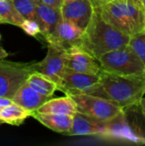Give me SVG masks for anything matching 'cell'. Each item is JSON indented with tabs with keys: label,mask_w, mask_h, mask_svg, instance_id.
<instances>
[{
	"label": "cell",
	"mask_w": 145,
	"mask_h": 146,
	"mask_svg": "<svg viewBox=\"0 0 145 146\" xmlns=\"http://www.w3.org/2000/svg\"><path fill=\"white\" fill-rule=\"evenodd\" d=\"M65 67L88 74L100 75L104 70L98 58L81 48H74L65 51Z\"/></svg>",
	"instance_id": "obj_12"
},
{
	"label": "cell",
	"mask_w": 145,
	"mask_h": 146,
	"mask_svg": "<svg viewBox=\"0 0 145 146\" xmlns=\"http://www.w3.org/2000/svg\"><path fill=\"white\" fill-rule=\"evenodd\" d=\"M83 35L82 29L62 18L56 30L45 39L48 44L63 51H68L74 48H80Z\"/></svg>",
	"instance_id": "obj_8"
},
{
	"label": "cell",
	"mask_w": 145,
	"mask_h": 146,
	"mask_svg": "<svg viewBox=\"0 0 145 146\" xmlns=\"http://www.w3.org/2000/svg\"><path fill=\"white\" fill-rule=\"evenodd\" d=\"M33 72V62L21 63L0 60V97L12 99Z\"/></svg>",
	"instance_id": "obj_6"
},
{
	"label": "cell",
	"mask_w": 145,
	"mask_h": 146,
	"mask_svg": "<svg viewBox=\"0 0 145 146\" xmlns=\"http://www.w3.org/2000/svg\"><path fill=\"white\" fill-rule=\"evenodd\" d=\"M113 0H94V2L96 3V4H103V3H109Z\"/></svg>",
	"instance_id": "obj_28"
},
{
	"label": "cell",
	"mask_w": 145,
	"mask_h": 146,
	"mask_svg": "<svg viewBox=\"0 0 145 146\" xmlns=\"http://www.w3.org/2000/svg\"><path fill=\"white\" fill-rule=\"evenodd\" d=\"M97 6L107 22L126 35L131 37L144 30V10L130 0H113Z\"/></svg>",
	"instance_id": "obj_3"
},
{
	"label": "cell",
	"mask_w": 145,
	"mask_h": 146,
	"mask_svg": "<svg viewBox=\"0 0 145 146\" xmlns=\"http://www.w3.org/2000/svg\"><path fill=\"white\" fill-rule=\"evenodd\" d=\"M39 1H41L42 3H44L49 6H51L56 9H60L63 4L62 0H39Z\"/></svg>",
	"instance_id": "obj_24"
},
{
	"label": "cell",
	"mask_w": 145,
	"mask_h": 146,
	"mask_svg": "<svg viewBox=\"0 0 145 146\" xmlns=\"http://www.w3.org/2000/svg\"><path fill=\"white\" fill-rule=\"evenodd\" d=\"M0 110H1V109H0ZM0 124H1V121H0Z\"/></svg>",
	"instance_id": "obj_34"
},
{
	"label": "cell",
	"mask_w": 145,
	"mask_h": 146,
	"mask_svg": "<svg viewBox=\"0 0 145 146\" xmlns=\"http://www.w3.org/2000/svg\"><path fill=\"white\" fill-rule=\"evenodd\" d=\"M63 3H69V2H73V1H75V0H62Z\"/></svg>",
	"instance_id": "obj_31"
},
{
	"label": "cell",
	"mask_w": 145,
	"mask_h": 146,
	"mask_svg": "<svg viewBox=\"0 0 145 146\" xmlns=\"http://www.w3.org/2000/svg\"><path fill=\"white\" fill-rule=\"evenodd\" d=\"M14 102L12 101V99L8 98H4V97H0V109L7 107L9 105L13 104Z\"/></svg>",
	"instance_id": "obj_25"
},
{
	"label": "cell",
	"mask_w": 145,
	"mask_h": 146,
	"mask_svg": "<svg viewBox=\"0 0 145 146\" xmlns=\"http://www.w3.org/2000/svg\"><path fill=\"white\" fill-rule=\"evenodd\" d=\"M77 105L75 101L70 96L50 98L45 102L36 112L44 114H66L74 115L77 113Z\"/></svg>",
	"instance_id": "obj_17"
},
{
	"label": "cell",
	"mask_w": 145,
	"mask_h": 146,
	"mask_svg": "<svg viewBox=\"0 0 145 146\" xmlns=\"http://www.w3.org/2000/svg\"><path fill=\"white\" fill-rule=\"evenodd\" d=\"M99 80V74H83L65 68L58 85V90L67 96L87 94L98 83Z\"/></svg>",
	"instance_id": "obj_9"
},
{
	"label": "cell",
	"mask_w": 145,
	"mask_h": 146,
	"mask_svg": "<svg viewBox=\"0 0 145 146\" xmlns=\"http://www.w3.org/2000/svg\"><path fill=\"white\" fill-rule=\"evenodd\" d=\"M87 94L100 97L125 109L140 103L145 94V79L103 70L98 83Z\"/></svg>",
	"instance_id": "obj_1"
},
{
	"label": "cell",
	"mask_w": 145,
	"mask_h": 146,
	"mask_svg": "<svg viewBox=\"0 0 145 146\" xmlns=\"http://www.w3.org/2000/svg\"><path fill=\"white\" fill-rule=\"evenodd\" d=\"M145 117L141 121L131 119L126 109L107 122L108 130L103 138L128 141L135 144H145Z\"/></svg>",
	"instance_id": "obj_5"
},
{
	"label": "cell",
	"mask_w": 145,
	"mask_h": 146,
	"mask_svg": "<svg viewBox=\"0 0 145 146\" xmlns=\"http://www.w3.org/2000/svg\"><path fill=\"white\" fill-rule=\"evenodd\" d=\"M37 21L41 28V34L44 38L49 37L62 20L60 9L49 6L39 0H37Z\"/></svg>",
	"instance_id": "obj_14"
},
{
	"label": "cell",
	"mask_w": 145,
	"mask_h": 146,
	"mask_svg": "<svg viewBox=\"0 0 145 146\" xmlns=\"http://www.w3.org/2000/svg\"><path fill=\"white\" fill-rule=\"evenodd\" d=\"M12 2L24 19L37 21V0H12Z\"/></svg>",
	"instance_id": "obj_21"
},
{
	"label": "cell",
	"mask_w": 145,
	"mask_h": 146,
	"mask_svg": "<svg viewBox=\"0 0 145 146\" xmlns=\"http://www.w3.org/2000/svg\"><path fill=\"white\" fill-rule=\"evenodd\" d=\"M3 23V21H2V18L0 17V24H2Z\"/></svg>",
	"instance_id": "obj_32"
},
{
	"label": "cell",
	"mask_w": 145,
	"mask_h": 146,
	"mask_svg": "<svg viewBox=\"0 0 145 146\" xmlns=\"http://www.w3.org/2000/svg\"><path fill=\"white\" fill-rule=\"evenodd\" d=\"M139 108H140V110L142 112V114L144 115V116L145 117V94L143 96L140 103H139Z\"/></svg>",
	"instance_id": "obj_26"
},
{
	"label": "cell",
	"mask_w": 145,
	"mask_h": 146,
	"mask_svg": "<svg viewBox=\"0 0 145 146\" xmlns=\"http://www.w3.org/2000/svg\"><path fill=\"white\" fill-rule=\"evenodd\" d=\"M26 83L38 93L50 98L54 95L55 92L58 90V86L56 82L38 72H33L28 77Z\"/></svg>",
	"instance_id": "obj_19"
},
{
	"label": "cell",
	"mask_w": 145,
	"mask_h": 146,
	"mask_svg": "<svg viewBox=\"0 0 145 146\" xmlns=\"http://www.w3.org/2000/svg\"><path fill=\"white\" fill-rule=\"evenodd\" d=\"M98 60L108 72L145 79V65L129 45L105 53Z\"/></svg>",
	"instance_id": "obj_4"
},
{
	"label": "cell",
	"mask_w": 145,
	"mask_h": 146,
	"mask_svg": "<svg viewBox=\"0 0 145 146\" xmlns=\"http://www.w3.org/2000/svg\"><path fill=\"white\" fill-rule=\"evenodd\" d=\"M107 122L91 118L77 111L73 115L72 129L68 135H99L103 137L108 130Z\"/></svg>",
	"instance_id": "obj_13"
},
{
	"label": "cell",
	"mask_w": 145,
	"mask_h": 146,
	"mask_svg": "<svg viewBox=\"0 0 145 146\" xmlns=\"http://www.w3.org/2000/svg\"><path fill=\"white\" fill-rule=\"evenodd\" d=\"M49 99H50V98L38 93L26 82L15 92L12 101L14 104L34 113Z\"/></svg>",
	"instance_id": "obj_15"
},
{
	"label": "cell",
	"mask_w": 145,
	"mask_h": 146,
	"mask_svg": "<svg viewBox=\"0 0 145 146\" xmlns=\"http://www.w3.org/2000/svg\"><path fill=\"white\" fill-rule=\"evenodd\" d=\"M128 45L137 54L145 65V32H140L131 36Z\"/></svg>",
	"instance_id": "obj_22"
},
{
	"label": "cell",
	"mask_w": 145,
	"mask_h": 146,
	"mask_svg": "<svg viewBox=\"0 0 145 146\" xmlns=\"http://www.w3.org/2000/svg\"><path fill=\"white\" fill-rule=\"evenodd\" d=\"M70 97L75 101L78 112L98 121H109L123 110L112 102L91 94L84 93Z\"/></svg>",
	"instance_id": "obj_7"
},
{
	"label": "cell",
	"mask_w": 145,
	"mask_h": 146,
	"mask_svg": "<svg viewBox=\"0 0 145 146\" xmlns=\"http://www.w3.org/2000/svg\"><path fill=\"white\" fill-rule=\"evenodd\" d=\"M130 38L107 22L96 4L92 18L84 31L80 48L99 58L105 53L127 46Z\"/></svg>",
	"instance_id": "obj_2"
},
{
	"label": "cell",
	"mask_w": 145,
	"mask_h": 146,
	"mask_svg": "<svg viewBox=\"0 0 145 146\" xmlns=\"http://www.w3.org/2000/svg\"><path fill=\"white\" fill-rule=\"evenodd\" d=\"M35 72H38L52 80L58 85L65 69V51L48 44V51L45 57L38 62H33Z\"/></svg>",
	"instance_id": "obj_11"
},
{
	"label": "cell",
	"mask_w": 145,
	"mask_h": 146,
	"mask_svg": "<svg viewBox=\"0 0 145 146\" xmlns=\"http://www.w3.org/2000/svg\"><path fill=\"white\" fill-rule=\"evenodd\" d=\"M0 17L3 23L21 27L25 19L15 7L12 0H0Z\"/></svg>",
	"instance_id": "obj_20"
},
{
	"label": "cell",
	"mask_w": 145,
	"mask_h": 146,
	"mask_svg": "<svg viewBox=\"0 0 145 146\" xmlns=\"http://www.w3.org/2000/svg\"><path fill=\"white\" fill-rule=\"evenodd\" d=\"M32 116L44 127L59 133L68 134L72 129L73 115L66 114H44L34 112Z\"/></svg>",
	"instance_id": "obj_16"
},
{
	"label": "cell",
	"mask_w": 145,
	"mask_h": 146,
	"mask_svg": "<svg viewBox=\"0 0 145 146\" xmlns=\"http://www.w3.org/2000/svg\"><path fill=\"white\" fill-rule=\"evenodd\" d=\"M0 41H1V34H0ZM8 55H9L8 52L0 44V60H3L5 57L8 56Z\"/></svg>",
	"instance_id": "obj_27"
},
{
	"label": "cell",
	"mask_w": 145,
	"mask_h": 146,
	"mask_svg": "<svg viewBox=\"0 0 145 146\" xmlns=\"http://www.w3.org/2000/svg\"><path fill=\"white\" fill-rule=\"evenodd\" d=\"M144 32H145V23H144Z\"/></svg>",
	"instance_id": "obj_33"
},
{
	"label": "cell",
	"mask_w": 145,
	"mask_h": 146,
	"mask_svg": "<svg viewBox=\"0 0 145 146\" xmlns=\"http://www.w3.org/2000/svg\"><path fill=\"white\" fill-rule=\"evenodd\" d=\"M132 3H135V4H137L138 6H139V7H141L142 9H143V6H142V2H143V0H130Z\"/></svg>",
	"instance_id": "obj_29"
},
{
	"label": "cell",
	"mask_w": 145,
	"mask_h": 146,
	"mask_svg": "<svg viewBox=\"0 0 145 146\" xmlns=\"http://www.w3.org/2000/svg\"><path fill=\"white\" fill-rule=\"evenodd\" d=\"M32 115V112L21 107L16 104H13L7 107L2 108L0 110V121L12 126H20L24 121Z\"/></svg>",
	"instance_id": "obj_18"
},
{
	"label": "cell",
	"mask_w": 145,
	"mask_h": 146,
	"mask_svg": "<svg viewBox=\"0 0 145 146\" xmlns=\"http://www.w3.org/2000/svg\"><path fill=\"white\" fill-rule=\"evenodd\" d=\"M142 6H143V9H144V10L145 12V0H143V2H142Z\"/></svg>",
	"instance_id": "obj_30"
},
{
	"label": "cell",
	"mask_w": 145,
	"mask_h": 146,
	"mask_svg": "<svg viewBox=\"0 0 145 146\" xmlns=\"http://www.w3.org/2000/svg\"><path fill=\"white\" fill-rule=\"evenodd\" d=\"M26 34L35 37L38 33H41V28L39 24L34 21V20H30V19H25L21 26L20 27Z\"/></svg>",
	"instance_id": "obj_23"
},
{
	"label": "cell",
	"mask_w": 145,
	"mask_h": 146,
	"mask_svg": "<svg viewBox=\"0 0 145 146\" xmlns=\"http://www.w3.org/2000/svg\"><path fill=\"white\" fill-rule=\"evenodd\" d=\"M95 7L94 0H75L63 3L61 11L64 20L73 23L85 31L92 18Z\"/></svg>",
	"instance_id": "obj_10"
}]
</instances>
